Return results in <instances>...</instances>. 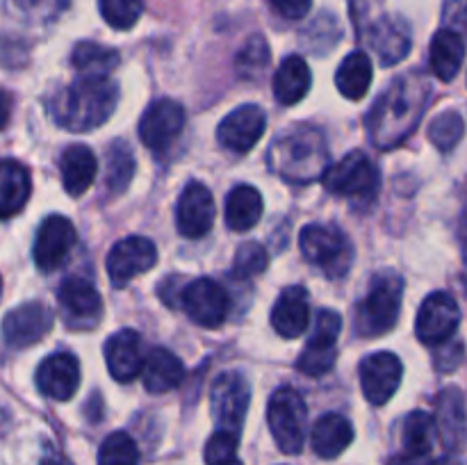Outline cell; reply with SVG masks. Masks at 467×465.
<instances>
[{
  "label": "cell",
  "instance_id": "obj_1",
  "mask_svg": "<svg viewBox=\"0 0 467 465\" xmlns=\"http://www.w3.org/2000/svg\"><path fill=\"white\" fill-rule=\"evenodd\" d=\"M431 98V82L422 73H406L392 80L374 103L368 117V130L379 149L401 144L422 119Z\"/></svg>",
  "mask_w": 467,
  "mask_h": 465
},
{
  "label": "cell",
  "instance_id": "obj_2",
  "mask_svg": "<svg viewBox=\"0 0 467 465\" xmlns=\"http://www.w3.org/2000/svg\"><path fill=\"white\" fill-rule=\"evenodd\" d=\"M119 103V85L109 78L80 76L57 91L50 103L55 121L71 132H87L103 126Z\"/></svg>",
  "mask_w": 467,
  "mask_h": 465
},
{
  "label": "cell",
  "instance_id": "obj_3",
  "mask_svg": "<svg viewBox=\"0 0 467 465\" xmlns=\"http://www.w3.org/2000/svg\"><path fill=\"white\" fill-rule=\"evenodd\" d=\"M328 167V146L317 128H292L283 132L269 149V169L295 185L319 181Z\"/></svg>",
  "mask_w": 467,
  "mask_h": 465
},
{
  "label": "cell",
  "instance_id": "obj_4",
  "mask_svg": "<svg viewBox=\"0 0 467 465\" xmlns=\"http://www.w3.org/2000/svg\"><path fill=\"white\" fill-rule=\"evenodd\" d=\"M404 281L392 272L377 274L372 278L368 296L356 308V331L363 337H377L392 331L401 313Z\"/></svg>",
  "mask_w": 467,
  "mask_h": 465
},
{
  "label": "cell",
  "instance_id": "obj_5",
  "mask_svg": "<svg viewBox=\"0 0 467 465\" xmlns=\"http://www.w3.org/2000/svg\"><path fill=\"white\" fill-rule=\"evenodd\" d=\"M272 436L283 454H299L308 436V408L295 388H278L267 406Z\"/></svg>",
  "mask_w": 467,
  "mask_h": 465
},
{
  "label": "cell",
  "instance_id": "obj_6",
  "mask_svg": "<svg viewBox=\"0 0 467 465\" xmlns=\"http://www.w3.org/2000/svg\"><path fill=\"white\" fill-rule=\"evenodd\" d=\"M322 182L331 194L349 196V199H372L379 191V171L363 150H351L327 169Z\"/></svg>",
  "mask_w": 467,
  "mask_h": 465
},
{
  "label": "cell",
  "instance_id": "obj_7",
  "mask_svg": "<svg viewBox=\"0 0 467 465\" xmlns=\"http://www.w3.org/2000/svg\"><path fill=\"white\" fill-rule=\"evenodd\" d=\"M301 251L308 263L319 264L328 276H342L347 274L351 263V244L345 232L336 226L324 223H310L299 235Z\"/></svg>",
  "mask_w": 467,
  "mask_h": 465
},
{
  "label": "cell",
  "instance_id": "obj_8",
  "mask_svg": "<svg viewBox=\"0 0 467 465\" xmlns=\"http://www.w3.org/2000/svg\"><path fill=\"white\" fill-rule=\"evenodd\" d=\"M340 315L336 310H319L308 345L304 346L299 360H296V369L313 378L331 372L337 358V337H340Z\"/></svg>",
  "mask_w": 467,
  "mask_h": 465
},
{
  "label": "cell",
  "instance_id": "obj_9",
  "mask_svg": "<svg viewBox=\"0 0 467 465\" xmlns=\"http://www.w3.org/2000/svg\"><path fill=\"white\" fill-rule=\"evenodd\" d=\"M251 404V386L240 372L219 374L213 383V413L222 431L240 436Z\"/></svg>",
  "mask_w": 467,
  "mask_h": 465
},
{
  "label": "cell",
  "instance_id": "obj_10",
  "mask_svg": "<svg viewBox=\"0 0 467 465\" xmlns=\"http://www.w3.org/2000/svg\"><path fill=\"white\" fill-rule=\"evenodd\" d=\"M461 324V308L456 299L447 292H433L420 305L418 319H415V333L420 342L429 346L445 345L456 333Z\"/></svg>",
  "mask_w": 467,
  "mask_h": 465
},
{
  "label": "cell",
  "instance_id": "obj_11",
  "mask_svg": "<svg viewBox=\"0 0 467 465\" xmlns=\"http://www.w3.org/2000/svg\"><path fill=\"white\" fill-rule=\"evenodd\" d=\"M155 263H158V249L149 237L132 235L119 240L108 253L109 281L114 287H123L140 274L153 269Z\"/></svg>",
  "mask_w": 467,
  "mask_h": 465
},
{
  "label": "cell",
  "instance_id": "obj_12",
  "mask_svg": "<svg viewBox=\"0 0 467 465\" xmlns=\"http://www.w3.org/2000/svg\"><path fill=\"white\" fill-rule=\"evenodd\" d=\"M181 305L190 315L192 322L205 328H214L226 319L231 299H228V292L217 281L199 278V281L187 283L181 296Z\"/></svg>",
  "mask_w": 467,
  "mask_h": 465
},
{
  "label": "cell",
  "instance_id": "obj_13",
  "mask_svg": "<svg viewBox=\"0 0 467 465\" xmlns=\"http://www.w3.org/2000/svg\"><path fill=\"white\" fill-rule=\"evenodd\" d=\"M404 365L390 351H379L360 363V388L369 404L383 406L400 390Z\"/></svg>",
  "mask_w": 467,
  "mask_h": 465
},
{
  "label": "cell",
  "instance_id": "obj_14",
  "mask_svg": "<svg viewBox=\"0 0 467 465\" xmlns=\"http://www.w3.org/2000/svg\"><path fill=\"white\" fill-rule=\"evenodd\" d=\"M214 217H217V208H214L213 191L201 182H190L176 205L178 232L187 240H199L213 231Z\"/></svg>",
  "mask_w": 467,
  "mask_h": 465
},
{
  "label": "cell",
  "instance_id": "obj_15",
  "mask_svg": "<svg viewBox=\"0 0 467 465\" xmlns=\"http://www.w3.org/2000/svg\"><path fill=\"white\" fill-rule=\"evenodd\" d=\"M185 119V108L178 100H155L140 121V140L150 150H164L182 132Z\"/></svg>",
  "mask_w": 467,
  "mask_h": 465
},
{
  "label": "cell",
  "instance_id": "obj_16",
  "mask_svg": "<svg viewBox=\"0 0 467 465\" xmlns=\"http://www.w3.org/2000/svg\"><path fill=\"white\" fill-rule=\"evenodd\" d=\"M76 246V228L62 214H50L36 231L35 263L41 272H55Z\"/></svg>",
  "mask_w": 467,
  "mask_h": 465
},
{
  "label": "cell",
  "instance_id": "obj_17",
  "mask_svg": "<svg viewBox=\"0 0 467 465\" xmlns=\"http://www.w3.org/2000/svg\"><path fill=\"white\" fill-rule=\"evenodd\" d=\"M267 130V117L258 105H242L233 109L217 128V140L233 153H249Z\"/></svg>",
  "mask_w": 467,
  "mask_h": 465
},
{
  "label": "cell",
  "instance_id": "obj_18",
  "mask_svg": "<svg viewBox=\"0 0 467 465\" xmlns=\"http://www.w3.org/2000/svg\"><path fill=\"white\" fill-rule=\"evenodd\" d=\"M50 328H53V310L41 301H32L21 308H14L3 322L5 340L16 349L36 345L48 336Z\"/></svg>",
  "mask_w": 467,
  "mask_h": 465
},
{
  "label": "cell",
  "instance_id": "obj_19",
  "mask_svg": "<svg viewBox=\"0 0 467 465\" xmlns=\"http://www.w3.org/2000/svg\"><path fill=\"white\" fill-rule=\"evenodd\" d=\"M80 386V365L73 354L57 351L48 356L36 369V388L41 395L55 401L71 399Z\"/></svg>",
  "mask_w": 467,
  "mask_h": 465
},
{
  "label": "cell",
  "instance_id": "obj_20",
  "mask_svg": "<svg viewBox=\"0 0 467 465\" xmlns=\"http://www.w3.org/2000/svg\"><path fill=\"white\" fill-rule=\"evenodd\" d=\"M105 360L112 378L119 383H130L144 369V354H141V337L132 328H121L109 336L105 345Z\"/></svg>",
  "mask_w": 467,
  "mask_h": 465
},
{
  "label": "cell",
  "instance_id": "obj_21",
  "mask_svg": "<svg viewBox=\"0 0 467 465\" xmlns=\"http://www.w3.org/2000/svg\"><path fill=\"white\" fill-rule=\"evenodd\" d=\"M59 305L68 322L82 324V326H94L103 315V301L96 287L85 278L71 276L59 285L57 292Z\"/></svg>",
  "mask_w": 467,
  "mask_h": 465
},
{
  "label": "cell",
  "instance_id": "obj_22",
  "mask_svg": "<svg viewBox=\"0 0 467 465\" xmlns=\"http://www.w3.org/2000/svg\"><path fill=\"white\" fill-rule=\"evenodd\" d=\"M272 324L278 336L290 337V340L304 336L310 324V305L306 287L292 285L281 292L272 310Z\"/></svg>",
  "mask_w": 467,
  "mask_h": 465
},
{
  "label": "cell",
  "instance_id": "obj_23",
  "mask_svg": "<svg viewBox=\"0 0 467 465\" xmlns=\"http://www.w3.org/2000/svg\"><path fill=\"white\" fill-rule=\"evenodd\" d=\"M351 440H354V427L340 413L322 415L310 431V445L315 454L327 460L337 459L351 445Z\"/></svg>",
  "mask_w": 467,
  "mask_h": 465
},
{
  "label": "cell",
  "instance_id": "obj_24",
  "mask_svg": "<svg viewBox=\"0 0 467 465\" xmlns=\"http://www.w3.org/2000/svg\"><path fill=\"white\" fill-rule=\"evenodd\" d=\"M182 378H185V367L176 354H171L164 346L150 349V354L144 360V369H141V381H144L146 390L153 392V395H162V392L181 386Z\"/></svg>",
  "mask_w": 467,
  "mask_h": 465
},
{
  "label": "cell",
  "instance_id": "obj_25",
  "mask_svg": "<svg viewBox=\"0 0 467 465\" xmlns=\"http://www.w3.org/2000/svg\"><path fill=\"white\" fill-rule=\"evenodd\" d=\"M436 424L447 450H459V447H463L467 438V418L465 401L459 388H445L438 395Z\"/></svg>",
  "mask_w": 467,
  "mask_h": 465
},
{
  "label": "cell",
  "instance_id": "obj_26",
  "mask_svg": "<svg viewBox=\"0 0 467 465\" xmlns=\"http://www.w3.org/2000/svg\"><path fill=\"white\" fill-rule=\"evenodd\" d=\"M59 171H62L64 190L71 196H82L94 182L96 171H99V162L89 146L73 144L68 146L59 160Z\"/></svg>",
  "mask_w": 467,
  "mask_h": 465
},
{
  "label": "cell",
  "instance_id": "obj_27",
  "mask_svg": "<svg viewBox=\"0 0 467 465\" xmlns=\"http://www.w3.org/2000/svg\"><path fill=\"white\" fill-rule=\"evenodd\" d=\"M30 191V171L16 160H0V219L21 212Z\"/></svg>",
  "mask_w": 467,
  "mask_h": 465
},
{
  "label": "cell",
  "instance_id": "obj_28",
  "mask_svg": "<svg viewBox=\"0 0 467 465\" xmlns=\"http://www.w3.org/2000/svg\"><path fill=\"white\" fill-rule=\"evenodd\" d=\"M463 59V36L459 32L450 30V27H442L441 32H436L431 41V50H429V67H431L433 76L442 82H451L459 76Z\"/></svg>",
  "mask_w": 467,
  "mask_h": 465
},
{
  "label": "cell",
  "instance_id": "obj_29",
  "mask_svg": "<svg viewBox=\"0 0 467 465\" xmlns=\"http://www.w3.org/2000/svg\"><path fill=\"white\" fill-rule=\"evenodd\" d=\"M369 46L377 50L381 62L386 67L401 62L410 50V35L409 27L400 18H381L369 27Z\"/></svg>",
  "mask_w": 467,
  "mask_h": 465
},
{
  "label": "cell",
  "instance_id": "obj_30",
  "mask_svg": "<svg viewBox=\"0 0 467 465\" xmlns=\"http://www.w3.org/2000/svg\"><path fill=\"white\" fill-rule=\"evenodd\" d=\"M310 82H313V73L306 59L299 55H290L274 73V96L281 105H296L310 91Z\"/></svg>",
  "mask_w": 467,
  "mask_h": 465
},
{
  "label": "cell",
  "instance_id": "obj_31",
  "mask_svg": "<svg viewBox=\"0 0 467 465\" xmlns=\"http://www.w3.org/2000/svg\"><path fill=\"white\" fill-rule=\"evenodd\" d=\"M263 196L255 187L240 185L226 199V226L235 232H246L263 217Z\"/></svg>",
  "mask_w": 467,
  "mask_h": 465
},
{
  "label": "cell",
  "instance_id": "obj_32",
  "mask_svg": "<svg viewBox=\"0 0 467 465\" xmlns=\"http://www.w3.org/2000/svg\"><path fill=\"white\" fill-rule=\"evenodd\" d=\"M372 59L363 50H354L351 55H347L345 62L340 64L336 73V85L340 89V94L349 100H360L369 91L372 85Z\"/></svg>",
  "mask_w": 467,
  "mask_h": 465
},
{
  "label": "cell",
  "instance_id": "obj_33",
  "mask_svg": "<svg viewBox=\"0 0 467 465\" xmlns=\"http://www.w3.org/2000/svg\"><path fill=\"white\" fill-rule=\"evenodd\" d=\"M71 62L80 76L109 78V73L119 67V53L108 46L96 44V41H80L73 48Z\"/></svg>",
  "mask_w": 467,
  "mask_h": 465
},
{
  "label": "cell",
  "instance_id": "obj_34",
  "mask_svg": "<svg viewBox=\"0 0 467 465\" xmlns=\"http://www.w3.org/2000/svg\"><path fill=\"white\" fill-rule=\"evenodd\" d=\"M438 424L424 410H413L404 422V451L410 454H431L436 445Z\"/></svg>",
  "mask_w": 467,
  "mask_h": 465
},
{
  "label": "cell",
  "instance_id": "obj_35",
  "mask_svg": "<svg viewBox=\"0 0 467 465\" xmlns=\"http://www.w3.org/2000/svg\"><path fill=\"white\" fill-rule=\"evenodd\" d=\"M132 176H135V155H132L130 146L117 140L108 150V171H105L108 190L112 194H121L128 190Z\"/></svg>",
  "mask_w": 467,
  "mask_h": 465
},
{
  "label": "cell",
  "instance_id": "obj_36",
  "mask_svg": "<svg viewBox=\"0 0 467 465\" xmlns=\"http://www.w3.org/2000/svg\"><path fill=\"white\" fill-rule=\"evenodd\" d=\"M269 62H272V53H269L267 41H265V36L254 35L237 53L235 68L242 78L254 80V78H260L267 71Z\"/></svg>",
  "mask_w": 467,
  "mask_h": 465
},
{
  "label": "cell",
  "instance_id": "obj_37",
  "mask_svg": "<svg viewBox=\"0 0 467 465\" xmlns=\"http://www.w3.org/2000/svg\"><path fill=\"white\" fill-rule=\"evenodd\" d=\"M99 465H140V450L130 433H109L99 450Z\"/></svg>",
  "mask_w": 467,
  "mask_h": 465
},
{
  "label": "cell",
  "instance_id": "obj_38",
  "mask_svg": "<svg viewBox=\"0 0 467 465\" xmlns=\"http://www.w3.org/2000/svg\"><path fill=\"white\" fill-rule=\"evenodd\" d=\"M463 135H465L463 117H461L459 112H454V109H447V112L438 114V117L433 119L431 126H429V140H431L442 153L456 149V144L463 140Z\"/></svg>",
  "mask_w": 467,
  "mask_h": 465
},
{
  "label": "cell",
  "instance_id": "obj_39",
  "mask_svg": "<svg viewBox=\"0 0 467 465\" xmlns=\"http://www.w3.org/2000/svg\"><path fill=\"white\" fill-rule=\"evenodd\" d=\"M105 23L114 30H130L144 14V0H99Z\"/></svg>",
  "mask_w": 467,
  "mask_h": 465
},
{
  "label": "cell",
  "instance_id": "obj_40",
  "mask_svg": "<svg viewBox=\"0 0 467 465\" xmlns=\"http://www.w3.org/2000/svg\"><path fill=\"white\" fill-rule=\"evenodd\" d=\"M269 264V253L263 244L258 242H244L240 244V249L235 251V258H233V276L246 281V278H254L258 274H263Z\"/></svg>",
  "mask_w": 467,
  "mask_h": 465
},
{
  "label": "cell",
  "instance_id": "obj_41",
  "mask_svg": "<svg viewBox=\"0 0 467 465\" xmlns=\"http://www.w3.org/2000/svg\"><path fill=\"white\" fill-rule=\"evenodd\" d=\"M240 436L219 429L205 445V465H242L237 456Z\"/></svg>",
  "mask_w": 467,
  "mask_h": 465
},
{
  "label": "cell",
  "instance_id": "obj_42",
  "mask_svg": "<svg viewBox=\"0 0 467 465\" xmlns=\"http://www.w3.org/2000/svg\"><path fill=\"white\" fill-rule=\"evenodd\" d=\"M26 14L35 18H50L67 7L68 0H14Z\"/></svg>",
  "mask_w": 467,
  "mask_h": 465
},
{
  "label": "cell",
  "instance_id": "obj_43",
  "mask_svg": "<svg viewBox=\"0 0 467 465\" xmlns=\"http://www.w3.org/2000/svg\"><path fill=\"white\" fill-rule=\"evenodd\" d=\"M276 14H281L283 18H290V21H299V18L308 16L310 7H313V0H269Z\"/></svg>",
  "mask_w": 467,
  "mask_h": 465
},
{
  "label": "cell",
  "instance_id": "obj_44",
  "mask_svg": "<svg viewBox=\"0 0 467 465\" xmlns=\"http://www.w3.org/2000/svg\"><path fill=\"white\" fill-rule=\"evenodd\" d=\"M445 21L450 23V26H454L450 27V30H467V0H451L450 7H447Z\"/></svg>",
  "mask_w": 467,
  "mask_h": 465
},
{
  "label": "cell",
  "instance_id": "obj_45",
  "mask_svg": "<svg viewBox=\"0 0 467 465\" xmlns=\"http://www.w3.org/2000/svg\"><path fill=\"white\" fill-rule=\"evenodd\" d=\"M390 465H436V460H433V454H410V451H404V454L395 456Z\"/></svg>",
  "mask_w": 467,
  "mask_h": 465
},
{
  "label": "cell",
  "instance_id": "obj_46",
  "mask_svg": "<svg viewBox=\"0 0 467 465\" xmlns=\"http://www.w3.org/2000/svg\"><path fill=\"white\" fill-rule=\"evenodd\" d=\"M9 117H12V96L0 89V128L7 126Z\"/></svg>",
  "mask_w": 467,
  "mask_h": 465
},
{
  "label": "cell",
  "instance_id": "obj_47",
  "mask_svg": "<svg viewBox=\"0 0 467 465\" xmlns=\"http://www.w3.org/2000/svg\"><path fill=\"white\" fill-rule=\"evenodd\" d=\"M461 244H463V253L467 260V205L463 210V217H461Z\"/></svg>",
  "mask_w": 467,
  "mask_h": 465
},
{
  "label": "cell",
  "instance_id": "obj_48",
  "mask_svg": "<svg viewBox=\"0 0 467 465\" xmlns=\"http://www.w3.org/2000/svg\"><path fill=\"white\" fill-rule=\"evenodd\" d=\"M41 465H71V463H68V460L64 459V456H59V454H48L44 460H41Z\"/></svg>",
  "mask_w": 467,
  "mask_h": 465
},
{
  "label": "cell",
  "instance_id": "obj_49",
  "mask_svg": "<svg viewBox=\"0 0 467 465\" xmlns=\"http://www.w3.org/2000/svg\"><path fill=\"white\" fill-rule=\"evenodd\" d=\"M436 465H459V460H456V459H451V456H447V459L438 460Z\"/></svg>",
  "mask_w": 467,
  "mask_h": 465
},
{
  "label": "cell",
  "instance_id": "obj_50",
  "mask_svg": "<svg viewBox=\"0 0 467 465\" xmlns=\"http://www.w3.org/2000/svg\"><path fill=\"white\" fill-rule=\"evenodd\" d=\"M0 296H3V281H0Z\"/></svg>",
  "mask_w": 467,
  "mask_h": 465
}]
</instances>
